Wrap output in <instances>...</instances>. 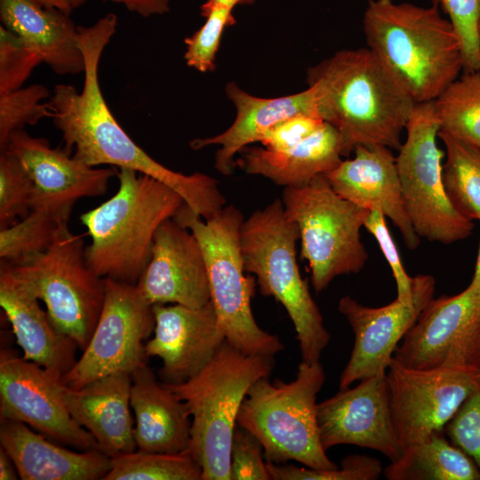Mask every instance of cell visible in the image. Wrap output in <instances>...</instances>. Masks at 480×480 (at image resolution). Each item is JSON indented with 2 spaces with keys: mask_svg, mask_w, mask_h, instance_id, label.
Masks as SVG:
<instances>
[{
  "mask_svg": "<svg viewBox=\"0 0 480 480\" xmlns=\"http://www.w3.org/2000/svg\"><path fill=\"white\" fill-rule=\"evenodd\" d=\"M116 176V193L80 216L92 239L85 259L99 276L136 284L149 260L157 228L185 202L147 174L119 169Z\"/></svg>",
  "mask_w": 480,
  "mask_h": 480,
  "instance_id": "obj_4",
  "label": "cell"
},
{
  "mask_svg": "<svg viewBox=\"0 0 480 480\" xmlns=\"http://www.w3.org/2000/svg\"><path fill=\"white\" fill-rule=\"evenodd\" d=\"M472 280L480 281V244Z\"/></svg>",
  "mask_w": 480,
  "mask_h": 480,
  "instance_id": "obj_48",
  "label": "cell"
},
{
  "mask_svg": "<svg viewBox=\"0 0 480 480\" xmlns=\"http://www.w3.org/2000/svg\"><path fill=\"white\" fill-rule=\"evenodd\" d=\"M393 358L413 369L480 365V281L433 298L397 345Z\"/></svg>",
  "mask_w": 480,
  "mask_h": 480,
  "instance_id": "obj_13",
  "label": "cell"
},
{
  "mask_svg": "<svg viewBox=\"0 0 480 480\" xmlns=\"http://www.w3.org/2000/svg\"><path fill=\"white\" fill-rule=\"evenodd\" d=\"M68 222L50 211L32 209L18 222L0 230L1 262L15 265L46 250L60 225Z\"/></svg>",
  "mask_w": 480,
  "mask_h": 480,
  "instance_id": "obj_33",
  "label": "cell"
},
{
  "mask_svg": "<svg viewBox=\"0 0 480 480\" xmlns=\"http://www.w3.org/2000/svg\"><path fill=\"white\" fill-rule=\"evenodd\" d=\"M125 7L143 18L162 15L171 9V0H105Z\"/></svg>",
  "mask_w": 480,
  "mask_h": 480,
  "instance_id": "obj_44",
  "label": "cell"
},
{
  "mask_svg": "<svg viewBox=\"0 0 480 480\" xmlns=\"http://www.w3.org/2000/svg\"><path fill=\"white\" fill-rule=\"evenodd\" d=\"M272 480H376L383 474L380 461L364 454L346 456L334 470L299 468L267 461Z\"/></svg>",
  "mask_w": 480,
  "mask_h": 480,
  "instance_id": "obj_37",
  "label": "cell"
},
{
  "mask_svg": "<svg viewBox=\"0 0 480 480\" xmlns=\"http://www.w3.org/2000/svg\"><path fill=\"white\" fill-rule=\"evenodd\" d=\"M383 476L388 480H480L474 460L444 431L404 448L383 469Z\"/></svg>",
  "mask_w": 480,
  "mask_h": 480,
  "instance_id": "obj_29",
  "label": "cell"
},
{
  "mask_svg": "<svg viewBox=\"0 0 480 480\" xmlns=\"http://www.w3.org/2000/svg\"><path fill=\"white\" fill-rule=\"evenodd\" d=\"M20 478L14 462L5 450L0 447V479L16 480Z\"/></svg>",
  "mask_w": 480,
  "mask_h": 480,
  "instance_id": "obj_45",
  "label": "cell"
},
{
  "mask_svg": "<svg viewBox=\"0 0 480 480\" xmlns=\"http://www.w3.org/2000/svg\"><path fill=\"white\" fill-rule=\"evenodd\" d=\"M36 3L40 4L45 8L57 9L67 14L76 8L75 1L76 0H34Z\"/></svg>",
  "mask_w": 480,
  "mask_h": 480,
  "instance_id": "obj_47",
  "label": "cell"
},
{
  "mask_svg": "<svg viewBox=\"0 0 480 480\" xmlns=\"http://www.w3.org/2000/svg\"><path fill=\"white\" fill-rule=\"evenodd\" d=\"M225 92L236 108L233 124L218 135L195 139L189 143L195 150L220 146L215 155V168L223 175L233 172L238 153L251 144L260 142L263 134L279 122L298 115L319 117L315 93L310 87L290 95L260 98L244 91L235 82H229Z\"/></svg>",
  "mask_w": 480,
  "mask_h": 480,
  "instance_id": "obj_24",
  "label": "cell"
},
{
  "mask_svg": "<svg viewBox=\"0 0 480 480\" xmlns=\"http://www.w3.org/2000/svg\"><path fill=\"white\" fill-rule=\"evenodd\" d=\"M274 358L237 350L227 340L191 379L164 383L188 406V451L203 469L202 480H231L230 450L240 406L251 386L269 377Z\"/></svg>",
  "mask_w": 480,
  "mask_h": 480,
  "instance_id": "obj_5",
  "label": "cell"
},
{
  "mask_svg": "<svg viewBox=\"0 0 480 480\" xmlns=\"http://www.w3.org/2000/svg\"><path fill=\"white\" fill-rule=\"evenodd\" d=\"M87 0H76L75 1V6L76 8L84 4Z\"/></svg>",
  "mask_w": 480,
  "mask_h": 480,
  "instance_id": "obj_49",
  "label": "cell"
},
{
  "mask_svg": "<svg viewBox=\"0 0 480 480\" xmlns=\"http://www.w3.org/2000/svg\"><path fill=\"white\" fill-rule=\"evenodd\" d=\"M440 130L434 102L416 104L396 161L405 208L416 234L429 242L450 244L468 237L474 223L455 209L446 194L444 154L436 142Z\"/></svg>",
  "mask_w": 480,
  "mask_h": 480,
  "instance_id": "obj_11",
  "label": "cell"
},
{
  "mask_svg": "<svg viewBox=\"0 0 480 480\" xmlns=\"http://www.w3.org/2000/svg\"><path fill=\"white\" fill-rule=\"evenodd\" d=\"M319 117L338 132L342 156L358 146L399 149L416 103L368 47L341 50L308 69Z\"/></svg>",
  "mask_w": 480,
  "mask_h": 480,
  "instance_id": "obj_2",
  "label": "cell"
},
{
  "mask_svg": "<svg viewBox=\"0 0 480 480\" xmlns=\"http://www.w3.org/2000/svg\"><path fill=\"white\" fill-rule=\"evenodd\" d=\"M324 122L316 116L298 115L283 120L268 129L261 137L264 148L280 151L301 142L316 132Z\"/></svg>",
  "mask_w": 480,
  "mask_h": 480,
  "instance_id": "obj_43",
  "label": "cell"
},
{
  "mask_svg": "<svg viewBox=\"0 0 480 480\" xmlns=\"http://www.w3.org/2000/svg\"><path fill=\"white\" fill-rule=\"evenodd\" d=\"M135 285L152 306L171 303L199 308L211 302L206 264L194 234L173 218L164 220Z\"/></svg>",
  "mask_w": 480,
  "mask_h": 480,
  "instance_id": "obj_19",
  "label": "cell"
},
{
  "mask_svg": "<svg viewBox=\"0 0 480 480\" xmlns=\"http://www.w3.org/2000/svg\"><path fill=\"white\" fill-rule=\"evenodd\" d=\"M435 289L434 276L420 274L412 276L410 302L396 298L388 305L372 308L350 296L339 300L338 310L354 333L352 351L340 376V388L387 372L397 345L434 298Z\"/></svg>",
  "mask_w": 480,
  "mask_h": 480,
  "instance_id": "obj_16",
  "label": "cell"
},
{
  "mask_svg": "<svg viewBox=\"0 0 480 480\" xmlns=\"http://www.w3.org/2000/svg\"><path fill=\"white\" fill-rule=\"evenodd\" d=\"M41 57L16 34L0 26V93L21 88Z\"/></svg>",
  "mask_w": 480,
  "mask_h": 480,
  "instance_id": "obj_39",
  "label": "cell"
},
{
  "mask_svg": "<svg viewBox=\"0 0 480 480\" xmlns=\"http://www.w3.org/2000/svg\"><path fill=\"white\" fill-rule=\"evenodd\" d=\"M9 266L44 301L55 328L84 350L100 315L106 285L86 262L83 238L64 222L46 250Z\"/></svg>",
  "mask_w": 480,
  "mask_h": 480,
  "instance_id": "obj_10",
  "label": "cell"
},
{
  "mask_svg": "<svg viewBox=\"0 0 480 480\" xmlns=\"http://www.w3.org/2000/svg\"><path fill=\"white\" fill-rule=\"evenodd\" d=\"M433 102L440 131L480 148V69L463 70Z\"/></svg>",
  "mask_w": 480,
  "mask_h": 480,
  "instance_id": "obj_31",
  "label": "cell"
},
{
  "mask_svg": "<svg viewBox=\"0 0 480 480\" xmlns=\"http://www.w3.org/2000/svg\"><path fill=\"white\" fill-rule=\"evenodd\" d=\"M264 458L258 438L236 425L230 450L231 480H270Z\"/></svg>",
  "mask_w": 480,
  "mask_h": 480,
  "instance_id": "obj_41",
  "label": "cell"
},
{
  "mask_svg": "<svg viewBox=\"0 0 480 480\" xmlns=\"http://www.w3.org/2000/svg\"><path fill=\"white\" fill-rule=\"evenodd\" d=\"M5 148L20 159L33 181L31 210H47L67 220L77 200L105 194L118 172L112 166L87 165L65 148H53L48 140L30 136L23 129L10 134Z\"/></svg>",
  "mask_w": 480,
  "mask_h": 480,
  "instance_id": "obj_18",
  "label": "cell"
},
{
  "mask_svg": "<svg viewBox=\"0 0 480 480\" xmlns=\"http://www.w3.org/2000/svg\"><path fill=\"white\" fill-rule=\"evenodd\" d=\"M134 438L142 452L180 453L189 449L192 417L188 404L145 364L131 373Z\"/></svg>",
  "mask_w": 480,
  "mask_h": 480,
  "instance_id": "obj_26",
  "label": "cell"
},
{
  "mask_svg": "<svg viewBox=\"0 0 480 480\" xmlns=\"http://www.w3.org/2000/svg\"><path fill=\"white\" fill-rule=\"evenodd\" d=\"M447 438L466 452L480 472V384L444 428Z\"/></svg>",
  "mask_w": 480,
  "mask_h": 480,
  "instance_id": "obj_40",
  "label": "cell"
},
{
  "mask_svg": "<svg viewBox=\"0 0 480 480\" xmlns=\"http://www.w3.org/2000/svg\"><path fill=\"white\" fill-rule=\"evenodd\" d=\"M50 97L49 90L38 84L0 93V150L13 131L51 117L49 103L44 101Z\"/></svg>",
  "mask_w": 480,
  "mask_h": 480,
  "instance_id": "obj_34",
  "label": "cell"
},
{
  "mask_svg": "<svg viewBox=\"0 0 480 480\" xmlns=\"http://www.w3.org/2000/svg\"><path fill=\"white\" fill-rule=\"evenodd\" d=\"M117 22V16L109 12L92 26H78L84 59V86L79 92L70 84L55 85L48 100L50 118L61 132L64 148L78 161L151 176L177 192L201 218L211 219L226 204L217 180L200 172L183 174L156 161L122 128L105 100L99 83V64Z\"/></svg>",
  "mask_w": 480,
  "mask_h": 480,
  "instance_id": "obj_1",
  "label": "cell"
},
{
  "mask_svg": "<svg viewBox=\"0 0 480 480\" xmlns=\"http://www.w3.org/2000/svg\"><path fill=\"white\" fill-rule=\"evenodd\" d=\"M60 380L12 349L0 354V418L27 424L78 451L99 449L95 438L69 414Z\"/></svg>",
  "mask_w": 480,
  "mask_h": 480,
  "instance_id": "obj_15",
  "label": "cell"
},
{
  "mask_svg": "<svg viewBox=\"0 0 480 480\" xmlns=\"http://www.w3.org/2000/svg\"><path fill=\"white\" fill-rule=\"evenodd\" d=\"M300 233L275 199L244 220L240 229L244 269L253 274L260 292L280 302L290 316L302 361L320 360L330 342L320 309L300 275L296 259Z\"/></svg>",
  "mask_w": 480,
  "mask_h": 480,
  "instance_id": "obj_6",
  "label": "cell"
},
{
  "mask_svg": "<svg viewBox=\"0 0 480 480\" xmlns=\"http://www.w3.org/2000/svg\"><path fill=\"white\" fill-rule=\"evenodd\" d=\"M203 469L188 450L180 453L139 451L112 458L104 480H202Z\"/></svg>",
  "mask_w": 480,
  "mask_h": 480,
  "instance_id": "obj_32",
  "label": "cell"
},
{
  "mask_svg": "<svg viewBox=\"0 0 480 480\" xmlns=\"http://www.w3.org/2000/svg\"><path fill=\"white\" fill-rule=\"evenodd\" d=\"M233 10L216 6L202 15L205 18L204 25L184 41V59L188 67L202 73L214 70L222 33L236 23Z\"/></svg>",
  "mask_w": 480,
  "mask_h": 480,
  "instance_id": "obj_36",
  "label": "cell"
},
{
  "mask_svg": "<svg viewBox=\"0 0 480 480\" xmlns=\"http://www.w3.org/2000/svg\"><path fill=\"white\" fill-rule=\"evenodd\" d=\"M478 370H479V372H480V365H479V367H478Z\"/></svg>",
  "mask_w": 480,
  "mask_h": 480,
  "instance_id": "obj_50",
  "label": "cell"
},
{
  "mask_svg": "<svg viewBox=\"0 0 480 480\" xmlns=\"http://www.w3.org/2000/svg\"><path fill=\"white\" fill-rule=\"evenodd\" d=\"M325 381L320 361H301L292 381H255L240 406L236 425L260 442L267 461L294 460L307 468L334 470L324 449L317 421L316 396Z\"/></svg>",
  "mask_w": 480,
  "mask_h": 480,
  "instance_id": "obj_7",
  "label": "cell"
},
{
  "mask_svg": "<svg viewBox=\"0 0 480 480\" xmlns=\"http://www.w3.org/2000/svg\"><path fill=\"white\" fill-rule=\"evenodd\" d=\"M282 202L298 227L300 254L309 266L316 292L342 275L360 272L368 252L361 229L370 212L340 196L324 175L299 187H286Z\"/></svg>",
  "mask_w": 480,
  "mask_h": 480,
  "instance_id": "obj_9",
  "label": "cell"
},
{
  "mask_svg": "<svg viewBox=\"0 0 480 480\" xmlns=\"http://www.w3.org/2000/svg\"><path fill=\"white\" fill-rule=\"evenodd\" d=\"M363 28L367 47L416 104L435 100L464 70L459 36L434 4L369 0Z\"/></svg>",
  "mask_w": 480,
  "mask_h": 480,
  "instance_id": "obj_3",
  "label": "cell"
},
{
  "mask_svg": "<svg viewBox=\"0 0 480 480\" xmlns=\"http://www.w3.org/2000/svg\"><path fill=\"white\" fill-rule=\"evenodd\" d=\"M355 156L342 160L324 176L342 197L369 211H379L399 230L405 245L415 250L420 237L407 213L396 156L384 146H358Z\"/></svg>",
  "mask_w": 480,
  "mask_h": 480,
  "instance_id": "obj_21",
  "label": "cell"
},
{
  "mask_svg": "<svg viewBox=\"0 0 480 480\" xmlns=\"http://www.w3.org/2000/svg\"><path fill=\"white\" fill-rule=\"evenodd\" d=\"M386 378L393 422L403 450L444 431L480 384L477 368L413 369L394 358Z\"/></svg>",
  "mask_w": 480,
  "mask_h": 480,
  "instance_id": "obj_14",
  "label": "cell"
},
{
  "mask_svg": "<svg viewBox=\"0 0 480 480\" xmlns=\"http://www.w3.org/2000/svg\"><path fill=\"white\" fill-rule=\"evenodd\" d=\"M131 388V373L125 372L103 376L76 389L60 383V397L69 414L110 458L137 448L130 410Z\"/></svg>",
  "mask_w": 480,
  "mask_h": 480,
  "instance_id": "obj_22",
  "label": "cell"
},
{
  "mask_svg": "<svg viewBox=\"0 0 480 480\" xmlns=\"http://www.w3.org/2000/svg\"><path fill=\"white\" fill-rule=\"evenodd\" d=\"M0 19L4 27L20 37L57 75L84 73L78 26L69 14L34 0H0Z\"/></svg>",
  "mask_w": 480,
  "mask_h": 480,
  "instance_id": "obj_27",
  "label": "cell"
},
{
  "mask_svg": "<svg viewBox=\"0 0 480 480\" xmlns=\"http://www.w3.org/2000/svg\"><path fill=\"white\" fill-rule=\"evenodd\" d=\"M0 444L22 480L103 479L112 466V458L99 449L77 452L59 446L15 420H1Z\"/></svg>",
  "mask_w": 480,
  "mask_h": 480,
  "instance_id": "obj_25",
  "label": "cell"
},
{
  "mask_svg": "<svg viewBox=\"0 0 480 480\" xmlns=\"http://www.w3.org/2000/svg\"><path fill=\"white\" fill-rule=\"evenodd\" d=\"M34 184L20 159L0 150V228L16 223L31 210Z\"/></svg>",
  "mask_w": 480,
  "mask_h": 480,
  "instance_id": "obj_35",
  "label": "cell"
},
{
  "mask_svg": "<svg viewBox=\"0 0 480 480\" xmlns=\"http://www.w3.org/2000/svg\"><path fill=\"white\" fill-rule=\"evenodd\" d=\"M236 160L248 174L268 178L276 185L299 187L318 175H325L342 161L340 138L327 123L307 139L284 150L246 147Z\"/></svg>",
  "mask_w": 480,
  "mask_h": 480,
  "instance_id": "obj_28",
  "label": "cell"
},
{
  "mask_svg": "<svg viewBox=\"0 0 480 480\" xmlns=\"http://www.w3.org/2000/svg\"><path fill=\"white\" fill-rule=\"evenodd\" d=\"M154 337L145 344L147 356L162 360L163 383H182L197 374L226 340L213 304L192 308L153 305Z\"/></svg>",
  "mask_w": 480,
  "mask_h": 480,
  "instance_id": "obj_20",
  "label": "cell"
},
{
  "mask_svg": "<svg viewBox=\"0 0 480 480\" xmlns=\"http://www.w3.org/2000/svg\"><path fill=\"white\" fill-rule=\"evenodd\" d=\"M255 0H206L200 8L201 15L216 6H225L234 9L236 5L252 4Z\"/></svg>",
  "mask_w": 480,
  "mask_h": 480,
  "instance_id": "obj_46",
  "label": "cell"
},
{
  "mask_svg": "<svg viewBox=\"0 0 480 480\" xmlns=\"http://www.w3.org/2000/svg\"><path fill=\"white\" fill-rule=\"evenodd\" d=\"M173 219L188 228L201 246L211 300L226 340L244 354L274 357L284 347L276 335L262 330L252 315L251 301L257 282L246 275L244 266L242 212L228 205L204 220L184 204Z\"/></svg>",
  "mask_w": 480,
  "mask_h": 480,
  "instance_id": "obj_8",
  "label": "cell"
},
{
  "mask_svg": "<svg viewBox=\"0 0 480 480\" xmlns=\"http://www.w3.org/2000/svg\"><path fill=\"white\" fill-rule=\"evenodd\" d=\"M0 306L12 325L23 357L61 380L77 361V344L55 328L36 296L13 274L8 264L2 262Z\"/></svg>",
  "mask_w": 480,
  "mask_h": 480,
  "instance_id": "obj_23",
  "label": "cell"
},
{
  "mask_svg": "<svg viewBox=\"0 0 480 480\" xmlns=\"http://www.w3.org/2000/svg\"><path fill=\"white\" fill-rule=\"evenodd\" d=\"M454 27L462 49L464 70L480 69V0H431Z\"/></svg>",
  "mask_w": 480,
  "mask_h": 480,
  "instance_id": "obj_38",
  "label": "cell"
},
{
  "mask_svg": "<svg viewBox=\"0 0 480 480\" xmlns=\"http://www.w3.org/2000/svg\"><path fill=\"white\" fill-rule=\"evenodd\" d=\"M104 279L105 300L95 329L83 355L61 380L71 388L111 373H132L146 364L143 341L154 332L153 306L135 284Z\"/></svg>",
  "mask_w": 480,
  "mask_h": 480,
  "instance_id": "obj_12",
  "label": "cell"
},
{
  "mask_svg": "<svg viewBox=\"0 0 480 480\" xmlns=\"http://www.w3.org/2000/svg\"><path fill=\"white\" fill-rule=\"evenodd\" d=\"M317 421L324 449L353 444L377 451L396 460L403 449L397 438L388 397L386 372L340 388L317 404Z\"/></svg>",
  "mask_w": 480,
  "mask_h": 480,
  "instance_id": "obj_17",
  "label": "cell"
},
{
  "mask_svg": "<svg viewBox=\"0 0 480 480\" xmlns=\"http://www.w3.org/2000/svg\"><path fill=\"white\" fill-rule=\"evenodd\" d=\"M438 138L445 148L443 180L446 194L461 215L480 221V148L443 131Z\"/></svg>",
  "mask_w": 480,
  "mask_h": 480,
  "instance_id": "obj_30",
  "label": "cell"
},
{
  "mask_svg": "<svg viewBox=\"0 0 480 480\" xmlns=\"http://www.w3.org/2000/svg\"><path fill=\"white\" fill-rule=\"evenodd\" d=\"M364 228L376 239L382 252L396 284V299L403 302L412 300V277L410 276L404 267L388 228L386 217L379 211H370Z\"/></svg>",
  "mask_w": 480,
  "mask_h": 480,
  "instance_id": "obj_42",
  "label": "cell"
}]
</instances>
